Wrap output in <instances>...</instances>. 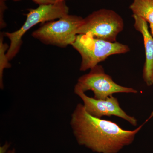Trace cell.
Here are the masks:
<instances>
[{"label": "cell", "mask_w": 153, "mask_h": 153, "mask_svg": "<svg viewBox=\"0 0 153 153\" xmlns=\"http://www.w3.org/2000/svg\"><path fill=\"white\" fill-rule=\"evenodd\" d=\"M147 119L134 130H126L111 121L94 117L78 103L71 115L73 134L79 145L98 153H117L133 142Z\"/></svg>", "instance_id": "cell-1"}, {"label": "cell", "mask_w": 153, "mask_h": 153, "mask_svg": "<svg viewBox=\"0 0 153 153\" xmlns=\"http://www.w3.org/2000/svg\"><path fill=\"white\" fill-rule=\"evenodd\" d=\"M71 45L82 58L81 71L91 69L111 55L125 54L130 51L128 45L97 39L90 33L77 35Z\"/></svg>", "instance_id": "cell-2"}, {"label": "cell", "mask_w": 153, "mask_h": 153, "mask_svg": "<svg viewBox=\"0 0 153 153\" xmlns=\"http://www.w3.org/2000/svg\"><path fill=\"white\" fill-rule=\"evenodd\" d=\"M28 11L26 21L19 30L13 33H5V36L10 41L7 52L9 61L19 52L22 44V37L28 30L40 23L54 21L68 15L69 8L66 1H63L54 4L39 5L37 8L29 9Z\"/></svg>", "instance_id": "cell-3"}, {"label": "cell", "mask_w": 153, "mask_h": 153, "mask_svg": "<svg viewBox=\"0 0 153 153\" xmlns=\"http://www.w3.org/2000/svg\"><path fill=\"white\" fill-rule=\"evenodd\" d=\"M83 20L81 17L68 14L57 21L43 24L32 36L44 44L65 48L75 41Z\"/></svg>", "instance_id": "cell-4"}, {"label": "cell", "mask_w": 153, "mask_h": 153, "mask_svg": "<svg viewBox=\"0 0 153 153\" xmlns=\"http://www.w3.org/2000/svg\"><path fill=\"white\" fill-rule=\"evenodd\" d=\"M124 27L123 19L117 13L109 9H100L84 18L77 35L90 33L97 39L115 42Z\"/></svg>", "instance_id": "cell-5"}, {"label": "cell", "mask_w": 153, "mask_h": 153, "mask_svg": "<svg viewBox=\"0 0 153 153\" xmlns=\"http://www.w3.org/2000/svg\"><path fill=\"white\" fill-rule=\"evenodd\" d=\"M75 86L84 92L91 91L97 99L105 100L115 93H138L132 88L116 83L111 76L105 73L103 67L99 64L91 69L88 73L80 76Z\"/></svg>", "instance_id": "cell-6"}, {"label": "cell", "mask_w": 153, "mask_h": 153, "mask_svg": "<svg viewBox=\"0 0 153 153\" xmlns=\"http://www.w3.org/2000/svg\"><path fill=\"white\" fill-rule=\"evenodd\" d=\"M74 92L81 99L85 110L92 116L101 118L103 116H114L127 121L134 126L137 125V119L127 114L120 107L117 99L112 95L105 100L97 99L88 96L76 86Z\"/></svg>", "instance_id": "cell-7"}, {"label": "cell", "mask_w": 153, "mask_h": 153, "mask_svg": "<svg viewBox=\"0 0 153 153\" xmlns=\"http://www.w3.org/2000/svg\"><path fill=\"white\" fill-rule=\"evenodd\" d=\"M135 29L142 35L145 51L143 71L144 81L148 86L153 85V38L149 30L148 23L136 15H132Z\"/></svg>", "instance_id": "cell-8"}, {"label": "cell", "mask_w": 153, "mask_h": 153, "mask_svg": "<svg viewBox=\"0 0 153 153\" xmlns=\"http://www.w3.org/2000/svg\"><path fill=\"white\" fill-rule=\"evenodd\" d=\"M129 9L133 15L142 18L149 25L153 24V0H134Z\"/></svg>", "instance_id": "cell-9"}, {"label": "cell", "mask_w": 153, "mask_h": 153, "mask_svg": "<svg viewBox=\"0 0 153 153\" xmlns=\"http://www.w3.org/2000/svg\"><path fill=\"white\" fill-rule=\"evenodd\" d=\"M0 38V88L1 89H3V72L6 68H10L11 64L9 63L10 61L7 57V53H5L7 51L9 46L7 44L3 43V34H1Z\"/></svg>", "instance_id": "cell-10"}, {"label": "cell", "mask_w": 153, "mask_h": 153, "mask_svg": "<svg viewBox=\"0 0 153 153\" xmlns=\"http://www.w3.org/2000/svg\"><path fill=\"white\" fill-rule=\"evenodd\" d=\"M33 1L38 4L39 5L54 4L66 1L68 0H32Z\"/></svg>", "instance_id": "cell-11"}, {"label": "cell", "mask_w": 153, "mask_h": 153, "mask_svg": "<svg viewBox=\"0 0 153 153\" xmlns=\"http://www.w3.org/2000/svg\"><path fill=\"white\" fill-rule=\"evenodd\" d=\"M10 143L6 142L4 144L0 147V153H7L10 147Z\"/></svg>", "instance_id": "cell-12"}, {"label": "cell", "mask_w": 153, "mask_h": 153, "mask_svg": "<svg viewBox=\"0 0 153 153\" xmlns=\"http://www.w3.org/2000/svg\"><path fill=\"white\" fill-rule=\"evenodd\" d=\"M150 25V29L151 30V34L153 38V24Z\"/></svg>", "instance_id": "cell-13"}, {"label": "cell", "mask_w": 153, "mask_h": 153, "mask_svg": "<svg viewBox=\"0 0 153 153\" xmlns=\"http://www.w3.org/2000/svg\"><path fill=\"white\" fill-rule=\"evenodd\" d=\"M7 153H16V150H15V149H13L8 151Z\"/></svg>", "instance_id": "cell-14"}, {"label": "cell", "mask_w": 153, "mask_h": 153, "mask_svg": "<svg viewBox=\"0 0 153 153\" xmlns=\"http://www.w3.org/2000/svg\"><path fill=\"white\" fill-rule=\"evenodd\" d=\"M153 117V112H152V113H151V114L150 115V116L147 119L148 120H150Z\"/></svg>", "instance_id": "cell-15"}, {"label": "cell", "mask_w": 153, "mask_h": 153, "mask_svg": "<svg viewBox=\"0 0 153 153\" xmlns=\"http://www.w3.org/2000/svg\"><path fill=\"white\" fill-rule=\"evenodd\" d=\"M7 1V0H0V1H4V2L5 1ZM13 1H20V0H13Z\"/></svg>", "instance_id": "cell-16"}]
</instances>
